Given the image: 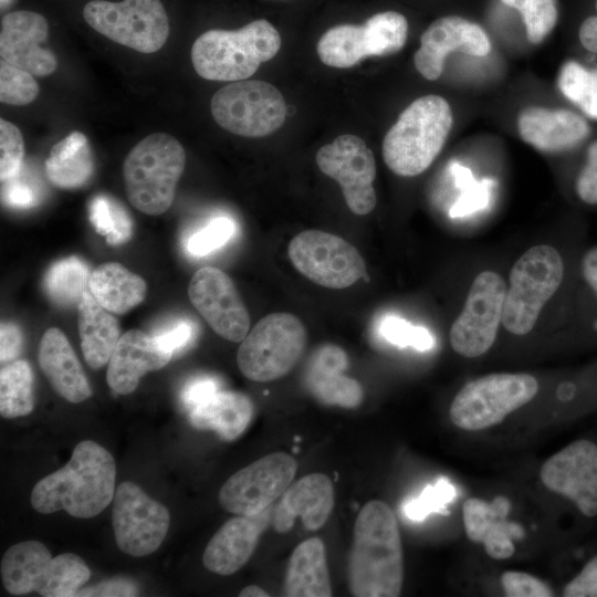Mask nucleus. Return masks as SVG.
<instances>
[{"label":"nucleus","instance_id":"6e6552de","mask_svg":"<svg viewBox=\"0 0 597 597\" xmlns=\"http://www.w3.org/2000/svg\"><path fill=\"white\" fill-rule=\"evenodd\" d=\"M538 391L530 374L495 373L468 381L454 396L449 416L467 431H480L502 422L531 401Z\"/></svg>","mask_w":597,"mask_h":597},{"label":"nucleus","instance_id":"a211bd4d","mask_svg":"<svg viewBox=\"0 0 597 597\" xmlns=\"http://www.w3.org/2000/svg\"><path fill=\"white\" fill-rule=\"evenodd\" d=\"M191 304L216 334L239 343L250 328V315L233 281L213 266L199 269L188 285Z\"/></svg>","mask_w":597,"mask_h":597},{"label":"nucleus","instance_id":"423d86ee","mask_svg":"<svg viewBox=\"0 0 597 597\" xmlns=\"http://www.w3.org/2000/svg\"><path fill=\"white\" fill-rule=\"evenodd\" d=\"M564 277V262L556 249L547 244L530 248L514 263L506 290L502 324L507 332L528 334Z\"/></svg>","mask_w":597,"mask_h":597},{"label":"nucleus","instance_id":"f704fd0d","mask_svg":"<svg viewBox=\"0 0 597 597\" xmlns=\"http://www.w3.org/2000/svg\"><path fill=\"white\" fill-rule=\"evenodd\" d=\"M33 371L24 359L6 364L0 370V413L3 418L24 417L32 412Z\"/></svg>","mask_w":597,"mask_h":597},{"label":"nucleus","instance_id":"aec40b11","mask_svg":"<svg viewBox=\"0 0 597 597\" xmlns=\"http://www.w3.org/2000/svg\"><path fill=\"white\" fill-rule=\"evenodd\" d=\"M48 36L49 22L41 13L8 12L1 19V59L32 75H50L56 70L57 61L52 51L42 46Z\"/></svg>","mask_w":597,"mask_h":597},{"label":"nucleus","instance_id":"3c124183","mask_svg":"<svg viewBox=\"0 0 597 597\" xmlns=\"http://www.w3.org/2000/svg\"><path fill=\"white\" fill-rule=\"evenodd\" d=\"M220 391V384L216 377L203 375L191 378L182 388L180 399L190 410Z\"/></svg>","mask_w":597,"mask_h":597},{"label":"nucleus","instance_id":"de8ad7c7","mask_svg":"<svg viewBox=\"0 0 597 597\" xmlns=\"http://www.w3.org/2000/svg\"><path fill=\"white\" fill-rule=\"evenodd\" d=\"M494 180L484 178L461 191L457 201L450 208L451 218H462L488 207L494 187Z\"/></svg>","mask_w":597,"mask_h":597},{"label":"nucleus","instance_id":"a18cd8bd","mask_svg":"<svg viewBox=\"0 0 597 597\" xmlns=\"http://www.w3.org/2000/svg\"><path fill=\"white\" fill-rule=\"evenodd\" d=\"M501 585L507 597H552L553 589L532 574L506 570L501 575Z\"/></svg>","mask_w":597,"mask_h":597},{"label":"nucleus","instance_id":"09e8293b","mask_svg":"<svg viewBox=\"0 0 597 597\" xmlns=\"http://www.w3.org/2000/svg\"><path fill=\"white\" fill-rule=\"evenodd\" d=\"M586 164L576 179V192L587 205H597V140L587 149Z\"/></svg>","mask_w":597,"mask_h":597},{"label":"nucleus","instance_id":"393cba45","mask_svg":"<svg viewBox=\"0 0 597 597\" xmlns=\"http://www.w3.org/2000/svg\"><path fill=\"white\" fill-rule=\"evenodd\" d=\"M521 138L537 150L561 153L580 144L589 135L584 117L569 109L528 106L517 118Z\"/></svg>","mask_w":597,"mask_h":597},{"label":"nucleus","instance_id":"c85d7f7f","mask_svg":"<svg viewBox=\"0 0 597 597\" xmlns=\"http://www.w3.org/2000/svg\"><path fill=\"white\" fill-rule=\"evenodd\" d=\"M53 557L41 542H19L7 549L1 559V579L12 595L40 593L49 575Z\"/></svg>","mask_w":597,"mask_h":597},{"label":"nucleus","instance_id":"412c9836","mask_svg":"<svg viewBox=\"0 0 597 597\" xmlns=\"http://www.w3.org/2000/svg\"><path fill=\"white\" fill-rule=\"evenodd\" d=\"M511 502L498 495L491 502L469 498L462 506L465 534L473 543L483 545L485 553L494 559H507L515 552L514 540L524 536L523 527L507 520Z\"/></svg>","mask_w":597,"mask_h":597},{"label":"nucleus","instance_id":"c9c22d12","mask_svg":"<svg viewBox=\"0 0 597 597\" xmlns=\"http://www.w3.org/2000/svg\"><path fill=\"white\" fill-rule=\"evenodd\" d=\"M91 570L86 563L73 553L53 557V562L39 595L43 597H70L90 579Z\"/></svg>","mask_w":597,"mask_h":597},{"label":"nucleus","instance_id":"4c0bfd02","mask_svg":"<svg viewBox=\"0 0 597 597\" xmlns=\"http://www.w3.org/2000/svg\"><path fill=\"white\" fill-rule=\"evenodd\" d=\"M557 85L563 95L586 115L597 119V69L589 71L576 61L565 62Z\"/></svg>","mask_w":597,"mask_h":597},{"label":"nucleus","instance_id":"473e14b6","mask_svg":"<svg viewBox=\"0 0 597 597\" xmlns=\"http://www.w3.org/2000/svg\"><path fill=\"white\" fill-rule=\"evenodd\" d=\"M94 171V158L87 137L77 130L70 133L50 150L45 172L52 185L61 189L84 186Z\"/></svg>","mask_w":597,"mask_h":597},{"label":"nucleus","instance_id":"ea45409f","mask_svg":"<svg viewBox=\"0 0 597 597\" xmlns=\"http://www.w3.org/2000/svg\"><path fill=\"white\" fill-rule=\"evenodd\" d=\"M33 75L7 61H0V101L10 105H27L39 95Z\"/></svg>","mask_w":597,"mask_h":597},{"label":"nucleus","instance_id":"f3484780","mask_svg":"<svg viewBox=\"0 0 597 597\" xmlns=\"http://www.w3.org/2000/svg\"><path fill=\"white\" fill-rule=\"evenodd\" d=\"M540 478L547 490L569 500L583 516H597L596 442H570L543 463Z\"/></svg>","mask_w":597,"mask_h":597},{"label":"nucleus","instance_id":"4468645a","mask_svg":"<svg viewBox=\"0 0 597 597\" xmlns=\"http://www.w3.org/2000/svg\"><path fill=\"white\" fill-rule=\"evenodd\" d=\"M112 524L118 548L133 557L154 553L170 525V513L137 484L122 482L114 495Z\"/></svg>","mask_w":597,"mask_h":597},{"label":"nucleus","instance_id":"a878e982","mask_svg":"<svg viewBox=\"0 0 597 597\" xmlns=\"http://www.w3.org/2000/svg\"><path fill=\"white\" fill-rule=\"evenodd\" d=\"M171 357L153 336L130 329L121 336L108 362L107 385L119 395L132 394L145 374L165 367Z\"/></svg>","mask_w":597,"mask_h":597},{"label":"nucleus","instance_id":"f257e3e1","mask_svg":"<svg viewBox=\"0 0 597 597\" xmlns=\"http://www.w3.org/2000/svg\"><path fill=\"white\" fill-rule=\"evenodd\" d=\"M115 481L113 455L97 442L84 440L64 467L34 485L31 505L42 514L63 510L77 519H91L114 500Z\"/></svg>","mask_w":597,"mask_h":597},{"label":"nucleus","instance_id":"b1692460","mask_svg":"<svg viewBox=\"0 0 597 597\" xmlns=\"http://www.w3.org/2000/svg\"><path fill=\"white\" fill-rule=\"evenodd\" d=\"M333 507L332 480L323 473H312L285 490L272 512V524L276 532L285 533L300 516L305 528L316 531L326 523Z\"/></svg>","mask_w":597,"mask_h":597},{"label":"nucleus","instance_id":"1a4fd4ad","mask_svg":"<svg viewBox=\"0 0 597 597\" xmlns=\"http://www.w3.org/2000/svg\"><path fill=\"white\" fill-rule=\"evenodd\" d=\"M83 18L100 34L142 53L160 50L170 32L160 0H91L83 8Z\"/></svg>","mask_w":597,"mask_h":597},{"label":"nucleus","instance_id":"dca6fc26","mask_svg":"<svg viewBox=\"0 0 597 597\" xmlns=\"http://www.w3.org/2000/svg\"><path fill=\"white\" fill-rule=\"evenodd\" d=\"M315 160L324 175L339 184L352 212L365 216L373 211L377 203L373 187L376 160L364 139L350 134L341 135L321 147Z\"/></svg>","mask_w":597,"mask_h":597},{"label":"nucleus","instance_id":"13d9d810","mask_svg":"<svg viewBox=\"0 0 597 597\" xmlns=\"http://www.w3.org/2000/svg\"><path fill=\"white\" fill-rule=\"evenodd\" d=\"M450 171L454 179V185L460 191L471 187L476 181L472 171L459 163H453L450 167Z\"/></svg>","mask_w":597,"mask_h":597},{"label":"nucleus","instance_id":"79ce46f5","mask_svg":"<svg viewBox=\"0 0 597 597\" xmlns=\"http://www.w3.org/2000/svg\"><path fill=\"white\" fill-rule=\"evenodd\" d=\"M235 230L232 219L216 217L188 238L186 249L192 256L208 255L227 244Z\"/></svg>","mask_w":597,"mask_h":597},{"label":"nucleus","instance_id":"20e7f679","mask_svg":"<svg viewBox=\"0 0 597 597\" xmlns=\"http://www.w3.org/2000/svg\"><path fill=\"white\" fill-rule=\"evenodd\" d=\"M280 48L281 36L275 27L258 19L237 30L203 32L192 44L191 62L202 78L237 82L253 75Z\"/></svg>","mask_w":597,"mask_h":597},{"label":"nucleus","instance_id":"7ed1b4c3","mask_svg":"<svg viewBox=\"0 0 597 597\" xmlns=\"http://www.w3.org/2000/svg\"><path fill=\"white\" fill-rule=\"evenodd\" d=\"M452 123L451 107L443 97L429 94L415 100L384 137L386 166L401 177L420 175L442 150Z\"/></svg>","mask_w":597,"mask_h":597},{"label":"nucleus","instance_id":"864d4df0","mask_svg":"<svg viewBox=\"0 0 597 597\" xmlns=\"http://www.w3.org/2000/svg\"><path fill=\"white\" fill-rule=\"evenodd\" d=\"M23 344L21 328L13 322H2L0 326V360L8 364L20 355Z\"/></svg>","mask_w":597,"mask_h":597},{"label":"nucleus","instance_id":"6e6d98bb","mask_svg":"<svg viewBox=\"0 0 597 597\" xmlns=\"http://www.w3.org/2000/svg\"><path fill=\"white\" fill-rule=\"evenodd\" d=\"M595 10L596 14L584 19L578 30L582 45L593 53H597V0H595Z\"/></svg>","mask_w":597,"mask_h":597},{"label":"nucleus","instance_id":"39448f33","mask_svg":"<svg viewBox=\"0 0 597 597\" xmlns=\"http://www.w3.org/2000/svg\"><path fill=\"white\" fill-rule=\"evenodd\" d=\"M185 165V149L174 136L166 133L146 136L124 160L123 176L128 201L149 216L166 212L174 202Z\"/></svg>","mask_w":597,"mask_h":597},{"label":"nucleus","instance_id":"5701e85b","mask_svg":"<svg viewBox=\"0 0 597 597\" xmlns=\"http://www.w3.org/2000/svg\"><path fill=\"white\" fill-rule=\"evenodd\" d=\"M347 354L334 344L320 346L311 355L304 383L312 396L323 405L356 408L364 399V390L356 379L345 376Z\"/></svg>","mask_w":597,"mask_h":597},{"label":"nucleus","instance_id":"2f4dec72","mask_svg":"<svg viewBox=\"0 0 597 597\" xmlns=\"http://www.w3.org/2000/svg\"><path fill=\"white\" fill-rule=\"evenodd\" d=\"M87 289L107 311L125 314L139 305L147 293V284L123 264L106 262L91 272Z\"/></svg>","mask_w":597,"mask_h":597},{"label":"nucleus","instance_id":"8fccbe9b","mask_svg":"<svg viewBox=\"0 0 597 597\" xmlns=\"http://www.w3.org/2000/svg\"><path fill=\"white\" fill-rule=\"evenodd\" d=\"M565 597H597V555L590 557L583 568L564 587Z\"/></svg>","mask_w":597,"mask_h":597},{"label":"nucleus","instance_id":"e433bc0d","mask_svg":"<svg viewBox=\"0 0 597 597\" xmlns=\"http://www.w3.org/2000/svg\"><path fill=\"white\" fill-rule=\"evenodd\" d=\"M90 220L95 231L111 245H119L132 237L133 226L125 208L112 197L95 196L90 203Z\"/></svg>","mask_w":597,"mask_h":597},{"label":"nucleus","instance_id":"c03bdc74","mask_svg":"<svg viewBox=\"0 0 597 597\" xmlns=\"http://www.w3.org/2000/svg\"><path fill=\"white\" fill-rule=\"evenodd\" d=\"M24 143L20 129L9 121L0 119V178L11 179L21 170Z\"/></svg>","mask_w":597,"mask_h":597},{"label":"nucleus","instance_id":"5fc2aeb1","mask_svg":"<svg viewBox=\"0 0 597 597\" xmlns=\"http://www.w3.org/2000/svg\"><path fill=\"white\" fill-rule=\"evenodd\" d=\"M138 595V587L135 583L123 579L114 578L103 583H98L94 586L81 588L76 596H136Z\"/></svg>","mask_w":597,"mask_h":597},{"label":"nucleus","instance_id":"4be33fe9","mask_svg":"<svg viewBox=\"0 0 597 597\" xmlns=\"http://www.w3.org/2000/svg\"><path fill=\"white\" fill-rule=\"evenodd\" d=\"M270 519V507L253 515L229 519L207 544L202 555L205 567L218 575L234 574L254 553Z\"/></svg>","mask_w":597,"mask_h":597},{"label":"nucleus","instance_id":"bb28decb","mask_svg":"<svg viewBox=\"0 0 597 597\" xmlns=\"http://www.w3.org/2000/svg\"><path fill=\"white\" fill-rule=\"evenodd\" d=\"M41 370L52 388L65 400L77 404L92 396V388L65 334L57 327L48 328L38 350Z\"/></svg>","mask_w":597,"mask_h":597},{"label":"nucleus","instance_id":"4d7b16f0","mask_svg":"<svg viewBox=\"0 0 597 597\" xmlns=\"http://www.w3.org/2000/svg\"><path fill=\"white\" fill-rule=\"evenodd\" d=\"M582 274L597 294V247L589 249L582 261Z\"/></svg>","mask_w":597,"mask_h":597},{"label":"nucleus","instance_id":"58836bf2","mask_svg":"<svg viewBox=\"0 0 597 597\" xmlns=\"http://www.w3.org/2000/svg\"><path fill=\"white\" fill-rule=\"evenodd\" d=\"M523 17L531 43L542 42L555 28L558 19L557 0H501Z\"/></svg>","mask_w":597,"mask_h":597},{"label":"nucleus","instance_id":"c756f323","mask_svg":"<svg viewBox=\"0 0 597 597\" xmlns=\"http://www.w3.org/2000/svg\"><path fill=\"white\" fill-rule=\"evenodd\" d=\"M284 595L289 597H331L333 595L325 545L318 537L300 543L291 554Z\"/></svg>","mask_w":597,"mask_h":597},{"label":"nucleus","instance_id":"f03ea898","mask_svg":"<svg viewBox=\"0 0 597 597\" xmlns=\"http://www.w3.org/2000/svg\"><path fill=\"white\" fill-rule=\"evenodd\" d=\"M356 597H397L404 583V554L396 515L379 500L366 503L355 525L348 563Z\"/></svg>","mask_w":597,"mask_h":597},{"label":"nucleus","instance_id":"f8f14e48","mask_svg":"<svg viewBox=\"0 0 597 597\" xmlns=\"http://www.w3.org/2000/svg\"><path fill=\"white\" fill-rule=\"evenodd\" d=\"M294 268L312 282L334 290L348 287L366 273L358 250L345 239L320 230L296 234L287 248Z\"/></svg>","mask_w":597,"mask_h":597},{"label":"nucleus","instance_id":"49530a36","mask_svg":"<svg viewBox=\"0 0 597 597\" xmlns=\"http://www.w3.org/2000/svg\"><path fill=\"white\" fill-rule=\"evenodd\" d=\"M197 335L196 325L188 318H177L151 335L167 353L175 355L187 348Z\"/></svg>","mask_w":597,"mask_h":597},{"label":"nucleus","instance_id":"9d476101","mask_svg":"<svg viewBox=\"0 0 597 597\" xmlns=\"http://www.w3.org/2000/svg\"><path fill=\"white\" fill-rule=\"evenodd\" d=\"M408 21L397 11L373 14L363 24L343 23L320 38L316 52L332 67L346 69L368 56H384L400 51L407 40Z\"/></svg>","mask_w":597,"mask_h":597},{"label":"nucleus","instance_id":"2eb2a0df","mask_svg":"<svg viewBox=\"0 0 597 597\" xmlns=\"http://www.w3.org/2000/svg\"><path fill=\"white\" fill-rule=\"evenodd\" d=\"M297 470L284 452L266 454L232 474L221 486L220 505L237 515H253L270 507L291 485Z\"/></svg>","mask_w":597,"mask_h":597},{"label":"nucleus","instance_id":"ddd939ff","mask_svg":"<svg viewBox=\"0 0 597 597\" xmlns=\"http://www.w3.org/2000/svg\"><path fill=\"white\" fill-rule=\"evenodd\" d=\"M505 295L506 284L499 273L483 271L475 276L450 328V344L457 354L474 358L492 347L502 323Z\"/></svg>","mask_w":597,"mask_h":597},{"label":"nucleus","instance_id":"72a5a7b5","mask_svg":"<svg viewBox=\"0 0 597 597\" xmlns=\"http://www.w3.org/2000/svg\"><path fill=\"white\" fill-rule=\"evenodd\" d=\"M90 275L88 266L80 258L72 255L61 259L46 271L44 291L57 306H77L87 290Z\"/></svg>","mask_w":597,"mask_h":597},{"label":"nucleus","instance_id":"37998d69","mask_svg":"<svg viewBox=\"0 0 597 597\" xmlns=\"http://www.w3.org/2000/svg\"><path fill=\"white\" fill-rule=\"evenodd\" d=\"M454 494V488L448 480L441 478L433 485L423 489L417 498L408 500L402 510L408 519L421 521L431 512L441 511Z\"/></svg>","mask_w":597,"mask_h":597},{"label":"nucleus","instance_id":"7c9ffc66","mask_svg":"<svg viewBox=\"0 0 597 597\" xmlns=\"http://www.w3.org/2000/svg\"><path fill=\"white\" fill-rule=\"evenodd\" d=\"M253 416L251 399L239 391H218L189 411L191 425L200 430H213L221 439L235 440Z\"/></svg>","mask_w":597,"mask_h":597},{"label":"nucleus","instance_id":"bf43d9fd","mask_svg":"<svg viewBox=\"0 0 597 597\" xmlns=\"http://www.w3.org/2000/svg\"><path fill=\"white\" fill-rule=\"evenodd\" d=\"M239 596L240 597H269L270 595L258 585H249L239 593Z\"/></svg>","mask_w":597,"mask_h":597},{"label":"nucleus","instance_id":"603ef678","mask_svg":"<svg viewBox=\"0 0 597 597\" xmlns=\"http://www.w3.org/2000/svg\"><path fill=\"white\" fill-rule=\"evenodd\" d=\"M2 182V200L6 205L19 209L35 205V193L27 182L17 179V176Z\"/></svg>","mask_w":597,"mask_h":597},{"label":"nucleus","instance_id":"cd10ccee","mask_svg":"<svg viewBox=\"0 0 597 597\" xmlns=\"http://www.w3.org/2000/svg\"><path fill=\"white\" fill-rule=\"evenodd\" d=\"M77 327L86 364L93 369L108 364L122 336L119 323L88 289L77 304Z\"/></svg>","mask_w":597,"mask_h":597},{"label":"nucleus","instance_id":"6ab92c4d","mask_svg":"<svg viewBox=\"0 0 597 597\" xmlns=\"http://www.w3.org/2000/svg\"><path fill=\"white\" fill-rule=\"evenodd\" d=\"M490 51V39L479 24L458 15H447L434 20L423 31L413 63L426 80L436 81L443 72L449 53L485 56Z\"/></svg>","mask_w":597,"mask_h":597},{"label":"nucleus","instance_id":"0eeeda50","mask_svg":"<svg viewBox=\"0 0 597 597\" xmlns=\"http://www.w3.org/2000/svg\"><path fill=\"white\" fill-rule=\"evenodd\" d=\"M304 324L291 313L262 317L247 334L237 353L240 371L253 381H272L290 373L304 354Z\"/></svg>","mask_w":597,"mask_h":597},{"label":"nucleus","instance_id":"a19ab883","mask_svg":"<svg viewBox=\"0 0 597 597\" xmlns=\"http://www.w3.org/2000/svg\"><path fill=\"white\" fill-rule=\"evenodd\" d=\"M378 331L385 341L400 348L410 346L423 352L431 349L434 345V338L429 329L412 325L396 315L385 316Z\"/></svg>","mask_w":597,"mask_h":597},{"label":"nucleus","instance_id":"9b49d317","mask_svg":"<svg viewBox=\"0 0 597 597\" xmlns=\"http://www.w3.org/2000/svg\"><path fill=\"white\" fill-rule=\"evenodd\" d=\"M213 119L243 137H264L282 126L286 104L281 92L264 81H237L218 90L210 102Z\"/></svg>","mask_w":597,"mask_h":597}]
</instances>
